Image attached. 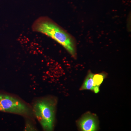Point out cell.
Instances as JSON below:
<instances>
[{
    "label": "cell",
    "mask_w": 131,
    "mask_h": 131,
    "mask_svg": "<svg viewBox=\"0 0 131 131\" xmlns=\"http://www.w3.org/2000/svg\"><path fill=\"white\" fill-rule=\"evenodd\" d=\"M57 103L56 96L49 95L36 98L31 104L34 115L43 130H54Z\"/></svg>",
    "instance_id": "2"
},
{
    "label": "cell",
    "mask_w": 131,
    "mask_h": 131,
    "mask_svg": "<svg viewBox=\"0 0 131 131\" xmlns=\"http://www.w3.org/2000/svg\"><path fill=\"white\" fill-rule=\"evenodd\" d=\"M106 74L104 72L99 74H94L93 80L95 85L96 87L100 88L101 84L103 82V80L106 77Z\"/></svg>",
    "instance_id": "6"
},
{
    "label": "cell",
    "mask_w": 131,
    "mask_h": 131,
    "mask_svg": "<svg viewBox=\"0 0 131 131\" xmlns=\"http://www.w3.org/2000/svg\"><path fill=\"white\" fill-rule=\"evenodd\" d=\"M0 112L20 115L25 118L35 119L30 104L9 93L0 92Z\"/></svg>",
    "instance_id": "3"
},
{
    "label": "cell",
    "mask_w": 131,
    "mask_h": 131,
    "mask_svg": "<svg viewBox=\"0 0 131 131\" xmlns=\"http://www.w3.org/2000/svg\"><path fill=\"white\" fill-rule=\"evenodd\" d=\"M94 74L90 71H88L82 85L80 88V90H90L95 93H98L100 91V88L96 87L94 84L93 78Z\"/></svg>",
    "instance_id": "5"
},
{
    "label": "cell",
    "mask_w": 131,
    "mask_h": 131,
    "mask_svg": "<svg viewBox=\"0 0 131 131\" xmlns=\"http://www.w3.org/2000/svg\"><path fill=\"white\" fill-rule=\"evenodd\" d=\"M77 124L81 131H97L99 128V122L97 115L90 112L82 115L77 121Z\"/></svg>",
    "instance_id": "4"
},
{
    "label": "cell",
    "mask_w": 131,
    "mask_h": 131,
    "mask_svg": "<svg viewBox=\"0 0 131 131\" xmlns=\"http://www.w3.org/2000/svg\"><path fill=\"white\" fill-rule=\"evenodd\" d=\"M25 125L24 128L25 131H37L35 126V119L30 118H25Z\"/></svg>",
    "instance_id": "7"
},
{
    "label": "cell",
    "mask_w": 131,
    "mask_h": 131,
    "mask_svg": "<svg viewBox=\"0 0 131 131\" xmlns=\"http://www.w3.org/2000/svg\"><path fill=\"white\" fill-rule=\"evenodd\" d=\"M32 30L49 37L61 45L74 58H77L75 39L51 19L42 16L33 23Z\"/></svg>",
    "instance_id": "1"
}]
</instances>
